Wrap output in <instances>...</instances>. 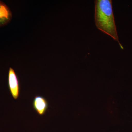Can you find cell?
Wrapping results in <instances>:
<instances>
[{
  "label": "cell",
  "mask_w": 132,
  "mask_h": 132,
  "mask_svg": "<svg viewBox=\"0 0 132 132\" xmlns=\"http://www.w3.org/2000/svg\"><path fill=\"white\" fill-rule=\"evenodd\" d=\"M33 107L39 115L43 116L48 108V102L45 97L40 95H36L33 100Z\"/></svg>",
  "instance_id": "obj_3"
},
{
  "label": "cell",
  "mask_w": 132,
  "mask_h": 132,
  "mask_svg": "<svg viewBox=\"0 0 132 132\" xmlns=\"http://www.w3.org/2000/svg\"><path fill=\"white\" fill-rule=\"evenodd\" d=\"M12 18V13L9 8L0 1V27L9 23Z\"/></svg>",
  "instance_id": "obj_4"
},
{
  "label": "cell",
  "mask_w": 132,
  "mask_h": 132,
  "mask_svg": "<svg viewBox=\"0 0 132 132\" xmlns=\"http://www.w3.org/2000/svg\"><path fill=\"white\" fill-rule=\"evenodd\" d=\"M8 86L12 97L15 100L18 98L20 92V85L18 76L13 69L9 68L8 73Z\"/></svg>",
  "instance_id": "obj_2"
},
{
  "label": "cell",
  "mask_w": 132,
  "mask_h": 132,
  "mask_svg": "<svg viewBox=\"0 0 132 132\" xmlns=\"http://www.w3.org/2000/svg\"><path fill=\"white\" fill-rule=\"evenodd\" d=\"M95 20L96 27L102 32L119 42L112 7V1L96 0L95 1Z\"/></svg>",
  "instance_id": "obj_1"
}]
</instances>
